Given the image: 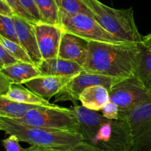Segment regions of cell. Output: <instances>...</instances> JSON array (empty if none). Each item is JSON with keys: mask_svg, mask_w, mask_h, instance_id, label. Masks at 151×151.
<instances>
[{"mask_svg": "<svg viewBox=\"0 0 151 151\" xmlns=\"http://www.w3.org/2000/svg\"><path fill=\"white\" fill-rule=\"evenodd\" d=\"M139 51V43L114 44L90 41L88 56L83 70L109 78H133L135 77Z\"/></svg>", "mask_w": 151, "mask_h": 151, "instance_id": "6da1fadb", "label": "cell"}, {"mask_svg": "<svg viewBox=\"0 0 151 151\" xmlns=\"http://www.w3.org/2000/svg\"><path fill=\"white\" fill-rule=\"evenodd\" d=\"M71 109L79 121L82 142L103 151H130L128 137L120 121L107 119L83 106Z\"/></svg>", "mask_w": 151, "mask_h": 151, "instance_id": "7a4b0ae2", "label": "cell"}, {"mask_svg": "<svg viewBox=\"0 0 151 151\" xmlns=\"http://www.w3.org/2000/svg\"><path fill=\"white\" fill-rule=\"evenodd\" d=\"M0 129L32 147L68 151L83 141L79 133L38 128L0 116Z\"/></svg>", "mask_w": 151, "mask_h": 151, "instance_id": "3957f363", "label": "cell"}, {"mask_svg": "<svg viewBox=\"0 0 151 151\" xmlns=\"http://www.w3.org/2000/svg\"><path fill=\"white\" fill-rule=\"evenodd\" d=\"M87 7L91 10L93 18L110 33L131 42L142 41L143 36L137 29L132 7L113 8L98 0H91Z\"/></svg>", "mask_w": 151, "mask_h": 151, "instance_id": "277c9868", "label": "cell"}, {"mask_svg": "<svg viewBox=\"0 0 151 151\" xmlns=\"http://www.w3.org/2000/svg\"><path fill=\"white\" fill-rule=\"evenodd\" d=\"M22 124L38 128L79 133L80 123L72 109L39 106L32 109L19 119H13Z\"/></svg>", "mask_w": 151, "mask_h": 151, "instance_id": "5b68a950", "label": "cell"}, {"mask_svg": "<svg viewBox=\"0 0 151 151\" xmlns=\"http://www.w3.org/2000/svg\"><path fill=\"white\" fill-rule=\"evenodd\" d=\"M60 27L64 32L80 37L86 41L121 44L131 41L115 36L105 29L94 18L85 14H68L59 10Z\"/></svg>", "mask_w": 151, "mask_h": 151, "instance_id": "8992f818", "label": "cell"}, {"mask_svg": "<svg viewBox=\"0 0 151 151\" xmlns=\"http://www.w3.org/2000/svg\"><path fill=\"white\" fill-rule=\"evenodd\" d=\"M110 101L125 113L151 100V94L136 77L121 80L109 89Z\"/></svg>", "mask_w": 151, "mask_h": 151, "instance_id": "52a82bcc", "label": "cell"}, {"mask_svg": "<svg viewBox=\"0 0 151 151\" xmlns=\"http://www.w3.org/2000/svg\"><path fill=\"white\" fill-rule=\"evenodd\" d=\"M121 80L122 79L90 74L83 70L81 73L74 76L55 97L54 102L70 101L75 106H78V102L80 101V95L86 88L93 86H103L109 90Z\"/></svg>", "mask_w": 151, "mask_h": 151, "instance_id": "ba28073f", "label": "cell"}, {"mask_svg": "<svg viewBox=\"0 0 151 151\" xmlns=\"http://www.w3.org/2000/svg\"><path fill=\"white\" fill-rule=\"evenodd\" d=\"M35 27L38 48L43 60L58 58L63 30L60 26L37 23Z\"/></svg>", "mask_w": 151, "mask_h": 151, "instance_id": "9c48e42d", "label": "cell"}, {"mask_svg": "<svg viewBox=\"0 0 151 151\" xmlns=\"http://www.w3.org/2000/svg\"><path fill=\"white\" fill-rule=\"evenodd\" d=\"M13 19L19 44L26 50L34 64L38 67L43 58L38 48L35 24L17 16H13Z\"/></svg>", "mask_w": 151, "mask_h": 151, "instance_id": "30bf717a", "label": "cell"}, {"mask_svg": "<svg viewBox=\"0 0 151 151\" xmlns=\"http://www.w3.org/2000/svg\"><path fill=\"white\" fill-rule=\"evenodd\" d=\"M88 53V41L63 31L58 58L78 63L83 67Z\"/></svg>", "mask_w": 151, "mask_h": 151, "instance_id": "8fae6325", "label": "cell"}, {"mask_svg": "<svg viewBox=\"0 0 151 151\" xmlns=\"http://www.w3.org/2000/svg\"><path fill=\"white\" fill-rule=\"evenodd\" d=\"M73 77L41 76L25 83L27 88L39 97L50 100L55 97Z\"/></svg>", "mask_w": 151, "mask_h": 151, "instance_id": "7c38bea8", "label": "cell"}, {"mask_svg": "<svg viewBox=\"0 0 151 151\" xmlns=\"http://www.w3.org/2000/svg\"><path fill=\"white\" fill-rule=\"evenodd\" d=\"M38 68L43 76L74 77L83 71L78 63L60 58L43 60Z\"/></svg>", "mask_w": 151, "mask_h": 151, "instance_id": "4fadbf2b", "label": "cell"}, {"mask_svg": "<svg viewBox=\"0 0 151 151\" xmlns=\"http://www.w3.org/2000/svg\"><path fill=\"white\" fill-rule=\"evenodd\" d=\"M0 73L7 77L15 85L25 84L28 81L43 76L35 64L21 62L0 69Z\"/></svg>", "mask_w": 151, "mask_h": 151, "instance_id": "5bb4252c", "label": "cell"}, {"mask_svg": "<svg viewBox=\"0 0 151 151\" xmlns=\"http://www.w3.org/2000/svg\"><path fill=\"white\" fill-rule=\"evenodd\" d=\"M82 106L94 111H101L110 101L109 90L103 86H93L86 88L80 95Z\"/></svg>", "mask_w": 151, "mask_h": 151, "instance_id": "9a60e30c", "label": "cell"}, {"mask_svg": "<svg viewBox=\"0 0 151 151\" xmlns=\"http://www.w3.org/2000/svg\"><path fill=\"white\" fill-rule=\"evenodd\" d=\"M135 77L151 94V51L139 43V51L135 68Z\"/></svg>", "mask_w": 151, "mask_h": 151, "instance_id": "2e32d148", "label": "cell"}, {"mask_svg": "<svg viewBox=\"0 0 151 151\" xmlns=\"http://www.w3.org/2000/svg\"><path fill=\"white\" fill-rule=\"evenodd\" d=\"M3 97H5L9 100L18 103L34 105V106H44V107H55L57 106L54 103H50V101L39 97L30 91L29 88H24L22 85L13 84L8 93Z\"/></svg>", "mask_w": 151, "mask_h": 151, "instance_id": "e0dca14e", "label": "cell"}, {"mask_svg": "<svg viewBox=\"0 0 151 151\" xmlns=\"http://www.w3.org/2000/svg\"><path fill=\"white\" fill-rule=\"evenodd\" d=\"M38 107L39 106L18 103L0 96V116L3 117L11 119H19L24 116L30 110Z\"/></svg>", "mask_w": 151, "mask_h": 151, "instance_id": "ac0fdd59", "label": "cell"}, {"mask_svg": "<svg viewBox=\"0 0 151 151\" xmlns=\"http://www.w3.org/2000/svg\"><path fill=\"white\" fill-rule=\"evenodd\" d=\"M41 14V22L60 26L59 9L55 0H35Z\"/></svg>", "mask_w": 151, "mask_h": 151, "instance_id": "d6986e66", "label": "cell"}, {"mask_svg": "<svg viewBox=\"0 0 151 151\" xmlns=\"http://www.w3.org/2000/svg\"><path fill=\"white\" fill-rule=\"evenodd\" d=\"M60 11L68 14H85L91 16L93 14L91 10L86 5L82 0H55Z\"/></svg>", "mask_w": 151, "mask_h": 151, "instance_id": "ffe728a7", "label": "cell"}, {"mask_svg": "<svg viewBox=\"0 0 151 151\" xmlns=\"http://www.w3.org/2000/svg\"><path fill=\"white\" fill-rule=\"evenodd\" d=\"M0 45L4 47L19 62L34 64L26 50L18 43L0 36Z\"/></svg>", "mask_w": 151, "mask_h": 151, "instance_id": "44dd1931", "label": "cell"}, {"mask_svg": "<svg viewBox=\"0 0 151 151\" xmlns=\"http://www.w3.org/2000/svg\"><path fill=\"white\" fill-rule=\"evenodd\" d=\"M0 36L19 44L13 17L0 15Z\"/></svg>", "mask_w": 151, "mask_h": 151, "instance_id": "7402d4cb", "label": "cell"}, {"mask_svg": "<svg viewBox=\"0 0 151 151\" xmlns=\"http://www.w3.org/2000/svg\"><path fill=\"white\" fill-rule=\"evenodd\" d=\"M5 1L11 7L15 16H19V17L28 21L33 24L38 23L36 20L27 11L26 9L22 5L20 0H5Z\"/></svg>", "mask_w": 151, "mask_h": 151, "instance_id": "603a6c76", "label": "cell"}, {"mask_svg": "<svg viewBox=\"0 0 151 151\" xmlns=\"http://www.w3.org/2000/svg\"><path fill=\"white\" fill-rule=\"evenodd\" d=\"M20 140L16 136L10 135L2 140V145L5 151H29V148L24 149L19 144Z\"/></svg>", "mask_w": 151, "mask_h": 151, "instance_id": "cb8c5ba5", "label": "cell"}, {"mask_svg": "<svg viewBox=\"0 0 151 151\" xmlns=\"http://www.w3.org/2000/svg\"><path fill=\"white\" fill-rule=\"evenodd\" d=\"M102 115L106 118L113 120H118L119 116V107L111 101H109L102 109Z\"/></svg>", "mask_w": 151, "mask_h": 151, "instance_id": "d4e9b609", "label": "cell"}, {"mask_svg": "<svg viewBox=\"0 0 151 151\" xmlns=\"http://www.w3.org/2000/svg\"><path fill=\"white\" fill-rule=\"evenodd\" d=\"M19 63L16 58L1 45H0V69Z\"/></svg>", "mask_w": 151, "mask_h": 151, "instance_id": "484cf974", "label": "cell"}, {"mask_svg": "<svg viewBox=\"0 0 151 151\" xmlns=\"http://www.w3.org/2000/svg\"><path fill=\"white\" fill-rule=\"evenodd\" d=\"M20 1L24 7L27 10V11L36 20L38 23L41 22V14H40L35 0H20Z\"/></svg>", "mask_w": 151, "mask_h": 151, "instance_id": "4316f807", "label": "cell"}, {"mask_svg": "<svg viewBox=\"0 0 151 151\" xmlns=\"http://www.w3.org/2000/svg\"><path fill=\"white\" fill-rule=\"evenodd\" d=\"M12 85L13 83L7 77L0 73V96H5Z\"/></svg>", "mask_w": 151, "mask_h": 151, "instance_id": "83f0119b", "label": "cell"}, {"mask_svg": "<svg viewBox=\"0 0 151 151\" xmlns=\"http://www.w3.org/2000/svg\"><path fill=\"white\" fill-rule=\"evenodd\" d=\"M0 15L10 17H13L15 16L13 10L5 0H0Z\"/></svg>", "mask_w": 151, "mask_h": 151, "instance_id": "f1b7e54d", "label": "cell"}, {"mask_svg": "<svg viewBox=\"0 0 151 151\" xmlns=\"http://www.w3.org/2000/svg\"><path fill=\"white\" fill-rule=\"evenodd\" d=\"M68 151H103L101 150H99V149L96 148V147H92L91 145H88L86 144L83 142H81L80 144H78V145H76L75 147H74L73 148L70 149Z\"/></svg>", "mask_w": 151, "mask_h": 151, "instance_id": "f546056e", "label": "cell"}, {"mask_svg": "<svg viewBox=\"0 0 151 151\" xmlns=\"http://www.w3.org/2000/svg\"><path fill=\"white\" fill-rule=\"evenodd\" d=\"M142 43L145 45L150 51H151V33L145 35V36H143Z\"/></svg>", "mask_w": 151, "mask_h": 151, "instance_id": "4dcf8cb0", "label": "cell"}, {"mask_svg": "<svg viewBox=\"0 0 151 151\" xmlns=\"http://www.w3.org/2000/svg\"><path fill=\"white\" fill-rule=\"evenodd\" d=\"M29 151H61V150H54V149H50V148H44V147H32V146H31L30 147H29Z\"/></svg>", "mask_w": 151, "mask_h": 151, "instance_id": "1f68e13d", "label": "cell"}, {"mask_svg": "<svg viewBox=\"0 0 151 151\" xmlns=\"http://www.w3.org/2000/svg\"><path fill=\"white\" fill-rule=\"evenodd\" d=\"M82 1H83V2L85 3V4H86V5L87 6V5H88V4H89V3H90V1H91V0H82Z\"/></svg>", "mask_w": 151, "mask_h": 151, "instance_id": "d6a6232c", "label": "cell"}]
</instances>
